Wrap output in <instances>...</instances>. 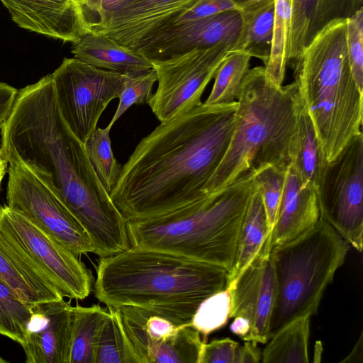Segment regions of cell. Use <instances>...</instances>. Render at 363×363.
I'll return each mask as SVG.
<instances>
[{
	"mask_svg": "<svg viewBox=\"0 0 363 363\" xmlns=\"http://www.w3.org/2000/svg\"><path fill=\"white\" fill-rule=\"evenodd\" d=\"M1 147L28 167L84 229L100 257L130 247L128 222L90 162L84 144L62 118L51 75L18 90L1 128Z\"/></svg>",
	"mask_w": 363,
	"mask_h": 363,
	"instance_id": "cell-1",
	"label": "cell"
},
{
	"mask_svg": "<svg viewBox=\"0 0 363 363\" xmlns=\"http://www.w3.org/2000/svg\"><path fill=\"white\" fill-rule=\"evenodd\" d=\"M237 101L199 106L158 125L122 167L110 197L127 222L158 217L206 196L235 127Z\"/></svg>",
	"mask_w": 363,
	"mask_h": 363,
	"instance_id": "cell-2",
	"label": "cell"
},
{
	"mask_svg": "<svg viewBox=\"0 0 363 363\" xmlns=\"http://www.w3.org/2000/svg\"><path fill=\"white\" fill-rule=\"evenodd\" d=\"M95 297L112 308L135 306L177 325L190 324L200 304L226 289L225 268L168 252L130 246L100 257Z\"/></svg>",
	"mask_w": 363,
	"mask_h": 363,
	"instance_id": "cell-3",
	"label": "cell"
},
{
	"mask_svg": "<svg viewBox=\"0 0 363 363\" xmlns=\"http://www.w3.org/2000/svg\"><path fill=\"white\" fill-rule=\"evenodd\" d=\"M296 82L275 84L264 67L249 69L237 96L235 127L226 152L204 188L220 191L251 170L287 169L296 128Z\"/></svg>",
	"mask_w": 363,
	"mask_h": 363,
	"instance_id": "cell-4",
	"label": "cell"
},
{
	"mask_svg": "<svg viewBox=\"0 0 363 363\" xmlns=\"http://www.w3.org/2000/svg\"><path fill=\"white\" fill-rule=\"evenodd\" d=\"M260 170L249 171L228 186L171 213L128 222L130 246L177 254L230 272Z\"/></svg>",
	"mask_w": 363,
	"mask_h": 363,
	"instance_id": "cell-5",
	"label": "cell"
},
{
	"mask_svg": "<svg viewBox=\"0 0 363 363\" xmlns=\"http://www.w3.org/2000/svg\"><path fill=\"white\" fill-rule=\"evenodd\" d=\"M345 19L321 29L294 69L295 82L326 160H333L362 133V94L353 77Z\"/></svg>",
	"mask_w": 363,
	"mask_h": 363,
	"instance_id": "cell-6",
	"label": "cell"
},
{
	"mask_svg": "<svg viewBox=\"0 0 363 363\" xmlns=\"http://www.w3.org/2000/svg\"><path fill=\"white\" fill-rule=\"evenodd\" d=\"M349 247L320 217L303 234L272 247L276 294L269 338L291 320L317 313L327 287L345 262Z\"/></svg>",
	"mask_w": 363,
	"mask_h": 363,
	"instance_id": "cell-7",
	"label": "cell"
},
{
	"mask_svg": "<svg viewBox=\"0 0 363 363\" xmlns=\"http://www.w3.org/2000/svg\"><path fill=\"white\" fill-rule=\"evenodd\" d=\"M50 75L61 116L84 144L108 104L118 98L124 73L97 68L73 57L65 58Z\"/></svg>",
	"mask_w": 363,
	"mask_h": 363,
	"instance_id": "cell-8",
	"label": "cell"
},
{
	"mask_svg": "<svg viewBox=\"0 0 363 363\" xmlns=\"http://www.w3.org/2000/svg\"><path fill=\"white\" fill-rule=\"evenodd\" d=\"M320 218L356 250L363 247V135L329 162L317 189Z\"/></svg>",
	"mask_w": 363,
	"mask_h": 363,
	"instance_id": "cell-9",
	"label": "cell"
},
{
	"mask_svg": "<svg viewBox=\"0 0 363 363\" xmlns=\"http://www.w3.org/2000/svg\"><path fill=\"white\" fill-rule=\"evenodd\" d=\"M233 44L218 43L162 60H150L158 86L148 102L161 122H167L202 104L201 97Z\"/></svg>",
	"mask_w": 363,
	"mask_h": 363,
	"instance_id": "cell-10",
	"label": "cell"
},
{
	"mask_svg": "<svg viewBox=\"0 0 363 363\" xmlns=\"http://www.w3.org/2000/svg\"><path fill=\"white\" fill-rule=\"evenodd\" d=\"M9 162L6 205L79 257L94 253L93 243L60 199L16 158Z\"/></svg>",
	"mask_w": 363,
	"mask_h": 363,
	"instance_id": "cell-11",
	"label": "cell"
},
{
	"mask_svg": "<svg viewBox=\"0 0 363 363\" xmlns=\"http://www.w3.org/2000/svg\"><path fill=\"white\" fill-rule=\"evenodd\" d=\"M0 233L46 274L63 298L83 300L93 289L92 273L77 256L6 204L0 206Z\"/></svg>",
	"mask_w": 363,
	"mask_h": 363,
	"instance_id": "cell-12",
	"label": "cell"
},
{
	"mask_svg": "<svg viewBox=\"0 0 363 363\" xmlns=\"http://www.w3.org/2000/svg\"><path fill=\"white\" fill-rule=\"evenodd\" d=\"M114 309L137 363H199L206 341L191 323L177 325L135 306Z\"/></svg>",
	"mask_w": 363,
	"mask_h": 363,
	"instance_id": "cell-13",
	"label": "cell"
},
{
	"mask_svg": "<svg viewBox=\"0 0 363 363\" xmlns=\"http://www.w3.org/2000/svg\"><path fill=\"white\" fill-rule=\"evenodd\" d=\"M241 28V16L230 10L184 22L143 39L133 50L149 60H162L222 42L234 44Z\"/></svg>",
	"mask_w": 363,
	"mask_h": 363,
	"instance_id": "cell-14",
	"label": "cell"
},
{
	"mask_svg": "<svg viewBox=\"0 0 363 363\" xmlns=\"http://www.w3.org/2000/svg\"><path fill=\"white\" fill-rule=\"evenodd\" d=\"M197 0H137L104 16L89 32L107 35L133 49L143 39L172 26Z\"/></svg>",
	"mask_w": 363,
	"mask_h": 363,
	"instance_id": "cell-15",
	"label": "cell"
},
{
	"mask_svg": "<svg viewBox=\"0 0 363 363\" xmlns=\"http://www.w3.org/2000/svg\"><path fill=\"white\" fill-rule=\"evenodd\" d=\"M72 306L63 298L30 306L24 343L27 363H69Z\"/></svg>",
	"mask_w": 363,
	"mask_h": 363,
	"instance_id": "cell-16",
	"label": "cell"
},
{
	"mask_svg": "<svg viewBox=\"0 0 363 363\" xmlns=\"http://www.w3.org/2000/svg\"><path fill=\"white\" fill-rule=\"evenodd\" d=\"M21 28L77 43L89 33L74 0H0Z\"/></svg>",
	"mask_w": 363,
	"mask_h": 363,
	"instance_id": "cell-17",
	"label": "cell"
},
{
	"mask_svg": "<svg viewBox=\"0 0 363 363\" xmlns=\"http://www.w3.org/2000/svg\"><path fill=\"white\" fill-rule=\"evenodd\" d=\"M287 66H298L304 49L330 22L347 18L363 8V0H292Z\"/></svg>",
	"mask_w": 363,
	"mask_h": 363,
	"instance_id": "cell-18",
	"label": "cell"
},
{
	"mask_svg": "<svg viewBox=\"0 0 363 363\" xmlns=\"http://www.w3.org/2000/svg\"><path fill=\"white\" fill-rule=\"evenodd\" d=\"M320 217L317 191L302 186L290 163L276 221L271 233V246L287 242L303 234Z\"/></svg>",
	"mask_w": 363,
	"mask_h": 363,
	"instance_id": "cell-19",
	"label": "cell"
},
{
	"mask_svg": "<svg viewBox=\"0 0 363 363\" xmlns=\"http://www.w3.org/2000/svg\"><path fill=\"white\" fill-rule=\"evenodd\" d=\"M0 278L28 306L63 298L44 272L1 233Z\"/></svg>",
	"mask_w": 363,
	"mask_h": 363,
	"instance_id": "cell-20",
	"label": "cell"
},
{
	"mask_svg": "<svg viewBox=\"0 0 363 363\" xmlns=\"http://www.w3.org/2000/svg\"><path fill=\"white\" fill-rule=\"evenodd\" d=\"M72 45L75 58L97 68L121 73L152 68L148 59L105 34L89 32Z\"/></svg>",
	"mask_w": 363,
	"mask_h": 363,
	"instance_id": "cell-21",
	"label": "cell"
},
{
	"mask_svg": "<svg viewBox=\"0 0 363 363\" xmlns=\"http://www.w3.org/2000/svg\"><path fill=\"white\" fill-rule=\"evenodd\" d=\"M291 162L302 186H319L328 162L317 138L312 121L299 94L296 128L291 146Z\"/></svg>",
	"mask_w": 363,
	"mask_h": 363,
	"instance_id": "cell-22",
	"label": "cell"
},
{
	"mask_svg": "<svg viewBox=\"0 0 363 363\" xmlns=\"http://www.w3.org/2000/svg\"><path fill=\"white\" fill-rule=\"evenodd\" d=\"M238 11L241 28L230 51H240L267 65L271 51L274 0L245 6Z\"/></svg>",
	"mask_w": 363,
	"mask_h": 363,
	"instance_id": "cell-23",
	"label": "cell"
},
{
	"mask_svg": "<svg viewBox=\"0 0 363 363\" xmlns=\"http://www.w3.org/2000/svg\"><path fill=\"white\" fill-rule=\"evenodd\" d=\"M269 236H271V233L262 197L255 182L242 225L235 263L228 274L227 286L257 257Z\"/></svg>",
	"mask_w": 363,
	"mask_h": 363,
	"instance_id": "cell-24",
	"label": "cell"
},
{
	"mask_svg": "<svg viewBox=\"0 0 363 363\" xmlns=\"http://www.w3.org/2000/svg\"><path fill=\"white\" fill-rule=\"evenodd\" d=\"M311 315L297 318L281 328L262 352L263 363H308Z\"/></svg>",
	"mask_w": 363,
	"mask_h": 363,
	"instance_id": "cell-25",
	"label": "cell"
},
{
	"mask_svg": "<svg viewBox=\"0 0 363 363\" xmlns=\"http://www.w3.org/2000/svg\"><path fill=\"white\" fill-rule=\"evenodd\" d=\"M108 312L99 304L72 307L69 363H94L96 342Z\"/></svg>",
	"mask_w": 363,
	"mask_h": 363,
	"instance_id": "cell-26",
	"label": "cell"
},
{
	"mask_svg": "<svg viewBox=\"0 0 363 363\" xmlns=\"http://www.w3.org/2000/svg\"><path fill=\"white\" fill-rule=\"evenodd\" d=\"M292 0H274V15L272 46L269 60L264 67L275 84L282 85L291 33Z\"/></svg>",
	"mask_w": 363,
	"mask_h": 363,
	"instance_id": "cell-27",
	"label": "cell"
},
{
	"mask_svg": "<svg viewBox=\"0 0 363 363\" xmlns=\"http://www.w3.org/2000/svg\"><path fill=\"white\" fill-rule=\"evenodd\" d=\"M251 57L242 52L229 51L215 75L213 89L204 103L225 104L235 101Z\"/></svg>",
	"mask_w": 363,
	"mask_h": 363,
	"instance_id": "cell-28",
	"label": "cell"
},
{
	"mask_svg": "<svg viewBox=\"0 0 363 363\" xmlns=\"http://www.w3.org/2000/svg\"><path fill=\"white\" fill-rule=\"evenodd\" d=\"M107 309L96 342L94 363H137L114 308Z\"/></svg>",
	"mask_w": 363,
	"mask_h": 363,
	"instance_id": "cell-29",
	"label": "cell"
},
{
	"mask_svg": "<svg viewBox=\"0 0 363 363\" xmlns=\"http://www.w3.org/2000/svg\"><path fill=\"white\" fill-rule=\"evenodd\" d=\"M111 128H96L84 143L90 162L108 194L114 189L122 167L114 157L110 138Z\"/></svg>",
	"mask_w": 363,
	"mask_h": 363,
	"instance_id": "cell-30",
	"label": "cell"
},
{
	"mask_svg": "<svg viewBox=\"0 0 363 363\" xmlns=\"http://www.w3.org/2000/svg\"><path fill=\"white\" fill-rule=\"evenodd\" d=\"M30 316V306L21 301L13 289L0 278V335L22 345Z\"/></svg>",
	"mask_w": 363,
	"mask_h": 363,
	"instance_id": "cell-31",
	"label": "cell"
},
{
	"mask_svg": "<svg viewBox=\"0 0 363 363\" xmlns=\"http://www.w3.org/2000/svg\"><path fill=\"white\" fill-rule=\"evenodd\" d=\"M157 81L153 68L133 72H125L118 93V108L108 126L111 128L115 122L133 104H148L152 97V89Z\"/></svg>",
	"mask_w": 363,
	"mask_h": 363,
	"instance_id": "cell-32",
	"label": "cell"
},
{
	"mask_svg": "<svg viewBox=\"0 0 363 363\" xmlns=\"http://www.w3.org/2000/svg\"><path fill=\"white\" fill-rule=\"evenodd\" d=\"M230 296L227 289L206 298L196 310L191 325L205 340L215 330L223 327L230 319Z\"/></svg>",
	"mask_w": 363,
	"mask_h": 363,
	"instance_id": "cell-33",
	"label": "cell"
},
{
	"mask_svg": "<svg viewBox=\"0 0 363 363\" xmlns=\"http://www.w3.org/2000/svg\"><path fill=\"white\" fill-rule=\"evenodd\" d=\"M286 169L269 166L259 171L255 177L270 233L274 228L281 200Z\"/></svg>",
	"mask_w": 363,
	"mask_h": 363,
	"instance_id": "cell-34",
	"label": "cell"
},
{
	"mask_svg": "<svg viewBox=\"0 0 363 363\" xmlns=\"http://www.w3.org/2000/svg\"><path fill=\"white\" fill-rule=\"evenodd\" d=\"M349 62L353 77L363 91V8L345 19Z\"/></svg>",
	"mask_w": 363,
	"mask_h": 363,
	"instance_id": "cell-35",
	"label": "cell"
},
{
	"mask_svg": "<svg viewBox=\"0 0 363 363\" xmlns=\"http://www.w3.org/2000/svg\"><path fill=\"white\" fill-rule=\"evenodd\" d=\"M89 30L104 16L124 9L137 0H74Z\"/></svg>",
	"mask_w": 363,
	"mask_h": 363,
	"instance_id": "cell-36",
	"label": "cell"
},
{
	"mask_svg": "<svg viewBox=\"0 0 363 363\" xmlns=\"http://www.w3.org/2000/svg\"><path fill=\"white\" fill-rule=\"evenodd\" d=\"M230 10H238L233 0H197L184 11L172 26Z\"/></svg>",
	"mask_w": 363,
	"mask_h": 363,
	"instance_id": "cell-37",
	"label": "cell"
},
{
	"mask_svg": "<svg viewBox=\"0 0 363 363\" xmlns=\"http://www.w3.org/2000/svg\"><path fill=\"white\" fill-rule=\"evenodd\" d=\"M238 345V342L229 337L205 342L201 349L199 363H234Z\"/></svg>",
	"mask_w": 363,
	"mask_h": 363,
	"instance_id": "cell-38",
	"label": "cell"
},
{
	"mask_svg": "<svg viewBox=\"0 0 363 363\" xmlns=\"http://www.w3.org/2000/svg\"><path fill=\"white\" fill-rule=\"evenodd\" d=\"M18 90L3 82H0V128L9 118Z\"/></svg>",
	"mask_w": 363,
	"mask_h": 363,
	"instance_id": "cell-39",
	"label": "cell"
},
{
	"mask_svg": "<svg viewBox=\"0 0 363 363\" xmlns=\"http://www.w3.org/2000/svg\"><path fill=\"white\" fill-rule=\"evenodd\" d=\"M262 360V352L257 343L252 341H244L238 345L235 355L234 363H259Z\"/></svg>",
	"mask_w": 363,
	"mask_h": 363,
	"instance_id": "cell-40",
	"label": "cell"
},
{
	"mask_svg": "<svg viewBox=\"0 0 363 363\" xmlns=\"http://www.w3.org/2000/svg\"><path fill=\"white\" fill-rule=\"evenodd\" d=\"M251 328L250 321L241 316L234 318L230 329L235 335H238L242 340L246 337Z\"/></svg>",
	"mask_w": 363,
	"mask_h": 363,
	"instance_id": "cell-41",
	"label": "cell"
},
{
	"mask_svg": "<svg viewBox=\"0 0 363 363\" xmlns=\"http://www.w3.org/2000/svg\"><path fill=\"white\" fill-rule=\"evenodd\" d=\"M362 333L351 352L341 362H362Z\"/></svg>",
	"mask_w": 363,
	"mask_h": 363,
	"instance_id": "cell-42",
	"label": "cell"
},
{
	"mask_svg": "<svg viewBox=\"0 0 363 363\" xmlns=\"http://www.w3.org/2000/svg\"><path fill=\"white\" fill-rule=\"evenodd\" d=\"M270 1L274 0H233V1L234 2L235 5L237 7L238 11L247 6H251Z\"/></svg>",
	"mask_w": 363,
	"mask_h": 363,
	"instance_id": "cell-43",
	"label": "cell"
},
{
	"mask_svg": "<svg viewBox=\"0 0 363 363\" xmlns=\"http://www.w3.org/2000/svg\"><path fill=\"white\" fill-rule=\"evenodd\" d=\"M9 162L6 159L0 145V184L4 178L6 169H8Z\"/></svg>",
	"mask_w": 363,
	"mask_h": 363,
	"instance_id": "cell-44",
	"label": "cell"
},
{
	"mask_svg": "<svg viewBox=\"0 0 363 363\" xmlns=\"http://www.w3.org/2000/svg\"><path fill=\"white\" fill-rule=\"evenodd\" d=\"M5 362H7V361L5 360L4 359H3L1 357H0V363H5Z\"/></svg>",
	"mask_w": 363,
	"mask_h": 363,
	"instance_id": "cell-45",
	"label": "cell"
}]
</instances>
